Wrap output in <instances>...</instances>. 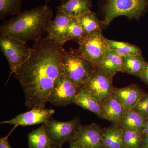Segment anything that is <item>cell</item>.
Returning a JSON list of instances; mask_svg holds the SVG:
<instances>
[{
	"label": "cell",
	"instance_id": "cb8c5ba5",
	"mask_svg": "<svg viewBox=\"0 0 148 148\" xmlns=\"http://www.w3.org/2000/svg\"><path fill=\"white\" fill-rule=\"evenodd\" d=\"M21 0H0V20H5L10 15L21 13Z\"/></svg>",
	"mask_w": 148,
	"mask_h": 148
},
{
	"label": "cell",
	"instance_id": "277c9868",
	"mask_svg": "<svg viewBox=\"0 0 148 148\" xmlns=\"http://www.w3.org/2000/svg\"><path fill=\"white\" fill-rule=\"evenodd\" d=\"M106 26L116 17L126 16L139 19L148 9V0H102Z\"/></svg>",
	"mask_w": 148,
	"mask_h": 148
},
{
	"label": "cell",
	"instance_id": "8992f818",
	"mask_svg": "<svg viewBox=\"0 0 148 148\" xmlns=\"http://www.w3.org/2000/svg\"><path fill=\"white\" fill-rule=\"evenodd\" d=\"M80 125V119L77 116L67 121H59L51 117L45 126L47 134L53 145L62 148L64 143L71 141Z\"/></svg>",
	"mask_w": 148,
	"mask_h": 148
},
{
	"label": "cell",
	"instance_id": "9a60e30c",
	"mask_svg": "<svg viewBox=\"0 0 148 148\" xmlns=\"http://www.w3.org/2000/svg\"><path fill=\"white\" fill-rule=\"evenodd\" d=\"M91 0H68L61 3L57 7L71 18L78 19L84 14L91 11Z\"/></svg>",
	"mask_w": 148,
	"mask_h": 148
},
{
	"label": "cell",
	"instance_id": "7402d4cb",
	"mask_svg": "<svg viewBox=\"0 0 148 148\" xmlns=\"http://www.w3.org/2000/svg\"><path fill=\"white\" fill-rule=\"evenodd\" d=\"M125 73L140 78L147 62L142 54L122 57Z\"/></svg>",
	"mask_w": 148,
	"mask_h": 148
},
{
	"label": "cell",
	"instance_id": "f1b7e54d",
	"mask_svg": "<svg viewBox=\"0 0 148 148\" xmlns=\"http://www.w3.org/2000/svg\"><path fill=\"white\" fill-rule=\"evenodd\" d=\"M140 78L143 82L148 85V62H147L145 67L142 72Z\"/></svg>",
	"mask_w": 148,
	"mask_h": 148
},
{
	"label": "cell",
	"instance_id": "83f0119b",
	"mask_svg": "<svg viewBox=\"0 0 148 148\" xmlns=\"http://www.w3.org/2000/svg\"><path fill=\"white\" fill-rule=\"evenodd\" d=\"M15 128L16 127H14L12 130L10 131L9 133L5 137H1V138L0 139V148H12L9 143L8 138L11 133Z\"/></svg>",
	"mask_w": 148,
	"mask_h": 148
},
{
	"label": "cell",
	"instance_id": "4dcf8cb0",
	"mask_svg": "<svg viewBox=\"0 0 148 148\" xmlns=\"http://www.w3.org/2000/svg\"><path fill=\"white\" fill-rule=\"evenodd\" d=\"M70 148H85L79 143L75 142H70Z\"/></svg>",
	"mask_w": 148,
	"mask_h": 148
},
{
	"label": "cell",
	"instance_id": "484cf974",
	"mask_svg": "<svg viewBox=\"0 0 148 148\" xmlns=\"http://www.w3.org/2000/svg\"><path fill=\"white\" fill-rule=\"evenodd\" d=\"M85 36L84 32L78 19L71 18L67 32V41L73 40L78 42Z\"/></svg>",
	"mask_w": 148,
	"mask_h": 148
},
{
	"label": "cell",
	"instance_id": "6da1fadb",
	"mask_svg": "<svg viewBox=\"0 0 148 148\" xmlns=\"http://www.w3.org/2000/svg\"><path fill=\"white\" fill-rule=\"evenodd\" d=\"M63 45L46 36L35 42L29 59L14 73L27 108H45L56 79L63 73Z\"/></svg>",
	"mask_w": 148,
	"mask_h": 148
},
{
	"label": "cell",
	"instance_id": "3957f363",
	"mask_svg": "<svg viewBox=\"0 0 148 148\" xmlns=\"http://www.w3.org/2000/svg\"><path fill=\"white\" fill-rule=\"evenodd\" d=\"M63 74L78 88L82 87L97 69L84 56L78 49H63L62 56Z\"/></svg>",
	"mask_w": 148,
	"mask_h": 148
},
{
	"label": "cell",
	"instance_id": "9c48e42d",
	"mask_svg": "<svg viewBox=\"0 0 148 148\" xmlns=\"http://www.w3.org/2000/svg\"><path fill=\"white\" fill-rule=\"evenodd\" d=\"M78 88L62 73L55 81L47 102L60 107L75 104Z\"/></svg>",
	"mask_w": 148,
	"mask_h": 148
},
{
	"label": "cell",
	"instance_id": "ba28073f",
	"mask_svg": "<svg viewBox=\"0 0 148 148\" xmlns=\"http://www.w3.org/2000/svg\"><path fill=\"white\" fill-rule=\"evenodd\" d=\"M114 77L97 69L88 79L82 87L102 103L112 94Z\"/></svg>",
	"mask_w": 148,
	"mask_h": 148
},
{
	"label": "cell",
	"instance_id": "ac0fdd59",
	"mask_svg": "<svg viewBox=\"0 0 148 148\" xmlns=\"http://www.w3.org/2000/svg\"><path fill=\"white\" fill-rule=\"evenodd\" d=\"M124 129L120 125L112 124L104 128L102 141L105 148H125L123 142Z\"/></svg>",
	"mask_w": 148,
	"mask_h": 148
},
{
	"label": "cell",
	"instance_id": "44dd1931",
	"mask_svg": "<svg viewBox=\"0 0 148 148\" xmlns=\"http://www.w3.org/2000/svg\"><path fill=\"white\" fill-rule=\"evenodd\" d=\"M28 138L29 148H51L54 146L47 134L45 124L29 132Z\"/></svg>",
	"mask_w": 148,
	"mask_h": 148
},
{
	"label": "cell",
	"instance_id": "30bf717a",
	"mask_svg": "<svg viewBox=\"0 0 148 148\" xmlns=\"http://www.w3.org/2000/svg\"><path fill=\"white\" fill-rule=\"evenodd\" d=\"M103 131L104 128L94 123L80 125L70 142L79 143L85 148H105L102 141Z\"/></svg>",
	"mask_w": 148,
	"mask_h": 148
},
{
	"label": "cell",
	"instance_id": "4316f807",
	"mask_svg": "<svg viewBox=\"0 0 148 148\" xmlns=\"http://www.w3.org/2000/svg\"><path fill=\"white\" fill-rule=\"evenodd\" d=\"M133 110L148 119V93H145Z\"/></svg>",
	"mask_w": 148,
	"mask_h": 148
},
{
	"label": "cell",
	"instance_id": "52a82bcc",
	"mask_svg": "<svg viewBox=\"0 0 148 148\" xmlns=\"http://www.w3.org/2000/svg\"><path fill=\"white\" fill-rule=\"evenodd\" d=\"M106 38L102 33L85 35L78 42V49L84 57L98 69L108 49Z\"/></svg>",
	"mask_w": 148,
	"mask_h": 148
},
{
	"label": "cell",
	"instance_id": "f546056e",
	"mask_svg": "<svg viewBox=\"0 0 148 148\" xmlns=\"http://www.w3.org/2000/svg\"><path fill=\"white\" fill-rule=\"evenodd\" d=\"M141 148H148V135L144 134L142 140Z\"/></svg>",
	"mask_w": 148,
	"mask_h": 148
},
{
	"label": "cell",
	"instance_id": "5b68a950",
	"mask_svg": "<svg viewBox=\"0 0 148 148\" xmlns=\"http://www.w3.org/2000/svg\"><path fill=\"white\" fill-rule=\"evenodd\" d=\"M0 49L5 56L10 69L8 82L16 69L29 59L32 48L24 41L9 35H0Z\"/></svg>",
	"mask_w": 148,
	"mask_h": 148
},
{
	"label": "cell",
	"instance_id": "8fae6325",
	"mask_svg": "<svg viewBox=\"0 0 148 148\" xmlns=\"http://www.w3.org/2000/svg\"><path fill=\"white\" fill-rule=\"evenodd\" d=\"M55 113L53 109L33 108L29 111L17 115L15 117L1 122V124L14 125V127L18 126H30L36 124H45Z\"/></svg>",
	"mask_w": 148,
	"mask_h": 148
},
{
	"label": "cell",
	"instance_id": "d6986e66",
	"mask_svg": "<svg viewBox=\"0 0 148 148\" xmlns=\"http://www.w3.org/2000/svg\"><path fill=\"white\" fill-rule=\"evenodd\" d=\"M78 20L85 35L102 33L103 28L106 26L103 21H101L92 11L81 16Z\"/></svg>",
	"mask_w": 148,
	"mask_h": 148
},
{
	"label": "cell",
	"instance_id": "5bb4252c",
	"mask_svg": "<svg viewBox=\"0 0 148 148\" xmlns=\"http://www.w3.org/2000/svg\"><path fill=\"white\" fill-rule=\"evenodd\" d=\"M103 119L112 124H120L126 110L112 94H111L102 103Z\"/></svg>",
	"mask_w": 148,
	"mask_h": 148
},
{
	"label": "cell",
	"instance_id": "d4e9b609",
	"mask_svg": "<svg viewBox=\"0 0 148 148\" xmlns=\"http://www.w3.org/2000/svg\"><path fill=\"white\" fill-rule=\"evenodd\" d=\"M144 133L142 131H128L125 130L123 142L125 148H141Z\"/></svg>",
	"mask_w": 148,
	"mask_h": 148
},
{
	"label": "cell",
	"instance_id": "4fadbf2b",
	"mask_svg": "<svg viewBox=\"0 0 148 148\" xmlns=\"http://www.w3.org/2000/svg\"><path fill=\"white\" fill-rule=\"evenodd\" d=\"M145 93L138 85H130L121 88H114L112 94L126 110H133Z\"/></svg>",
	"mask_w": 148,
	"mask_h": 148
},
{
	"label": "cell",
	"instance_id": "d6a6232c",
	"mask_svg": "<svg viewBox=\"0 0 148 148\" xmlns=\"http://www.w3.org/2000/svg\"><path fill=\"white\" fill-rule=\"evenodd\" d=\"M45 1V2L47 3L49 2L50 1H52V0H44ZM57 1H59L61 3H63L65 2L66 1H68V0H57Z\"/></svg>",
	"mask_w": 148,
	"mask_h": 148
},
{
	"label": "cell",
	"instance_id": "2e32d148",
	"mask_svg": "<svg viewBox=\"0 0 148 148\" xmlns=\"http://www.w3.org/2000/svg\"><path fill=\"white\" fill-rule=\"evenodd\" d=\"M75 104L103 119L102 103L82 87L78 88Z\"/></svg>",
	"mask_w": 148,
	"mask_h": 148
},
{
	"label": "cell",
	"instance_id": "1f68e13d",
	"mask_svg": "<svg viewBox=\"0 0 148 148\" xmlns=\"http://www.w3.org/2000/svg\"><path fill=\"white\" fill-rule=\"evenodd\" d=\"M143 131L144 134L148 135V119L147 120L145 125L143 127Z\"/></svg>",
	"mask_w": 148,
	"mask_h": 148
},
{
	"label": "cell",
	"instance_id": "7a4b0ae2",
	"mask_svg": "<svg viewBox=\"0 0 148 148\" xmlns=\"http://www.w3.org/2000/svg\"><path fill=\"white\" fill-rule=\"evenodd\" d=\"M52 15L53 11L47 4L21 12L15 17L4 21L0 27V35L12 36L26 42H36L47 32Z\"/></svg>",
	"mask_w": 148,
	"mask_h": 148
},
{
	"label": "cell",
	"instance_id": "603a6c76",
	"mask_svg": "<svg viewBox=\"0 0 148 148\" xmlns=\"http://www.w3.org/2000/svg\"><path fill=\"white\" fill-rule=\"evenodd\" d=\"M109 49L113 51L122 57L132 55L142 54V51L137 46L129 43L116 41L106 39Z\"/></svg>",
	"mask_w": 148,
	"mask_h": 148
},
{
	"label": "cell",
	"instance_id": "ffe728a7",
	"mask_svg": "<svg viewBox=\"0 0 148 148\" xmlns=\"http://www.w3.org/2000/svg\"><path fill=\"white\" fill-rule=\"evenodd\" d=\"M147 121V119L134 110H126L120 125L125 130L142 131Z\"/></svg>",
	"mask_w": 148,
	"mask_h": 148
},
{
	"label": "cell",
	"instance_id": "7c38bea8",
	"mask_svg": "<svg viewBox=\"0 0 148 148\" xmlns=\"http://www.w3.org/2000/svg\"><path fill=\"white\" fill-rule=\"evenodd\" d=\"M71 17L57 10L56 16L51 22L47 31V36L58 43L64 45L67 42V32Z\"/></svg>",
	"mask_w": 148,
	"mask_h": 148
},
{
	"label": "cell",
	"instance_id": "836d02e7",
	"mask_svg": "<svg viewBox=\"0 0 148 148\" xmlns=\"http://www.w3.org/2000/svg\"><path fill=\"white\" fill-rule=\"evenodd\" d=\"M51 148H58L57 147H55V146H53V147Z\"/></svg>",
	"mask_w": 148,
	"mask_h": 148
},
{
	"label": "cell",
	"instance_id": "e0dca14e",
	"mask_svg": "<svg viewBox=\"0 0 148 148\" xmlns=\"http://www.w3.org/2000/svg\"><path fill=\"white\" fill-rule=\"evenodd\" d=\"M98 69L113 77L118 72L125 73L122 57L109 49L103 57Z\"/></svg>",
	"mask_w": 148,
	"mask_h": 148
}]
</instances>
